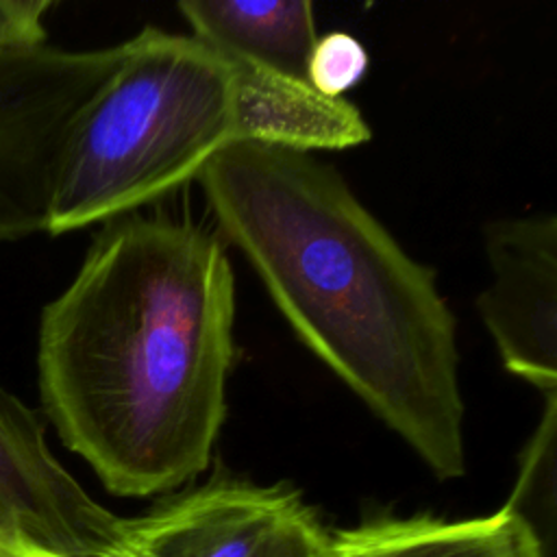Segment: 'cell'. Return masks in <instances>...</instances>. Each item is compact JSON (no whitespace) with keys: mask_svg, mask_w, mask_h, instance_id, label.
<instances>
[{"mask_svg":"<svg viewBox=\"0 0 557 557\" xmlns=\"http://www.w3.org/2000/svg\"><path fill=\"white\" fill-rule=\"evenodd\" d=\"M492 285L476 298L507 372L557 389V218L533 213L485 226Z\"/></svg>","mask_w":557,"mask_h":557,"instance_id":"cell-6","label":"cell"},{"mask_svg":"<svg viewBox=\"0 0 557 557\" xmlns=\"http://www.w3.org/2000/svg\"><path fill=\"white\" fill-rule=\"evenodd\" d=\"M235 144L228 63L191 35L146 26L81 113L50 200V235L104 224L198 178Z\"/></svg>","mask_w":557,"mask_h":557,"instance_id":"cell-3","label":"cell"},{"mask_svg":"<svg viewBox=\"0 0 557 557\" xmlns=\"http://www.w3.org/2000/svg\"><path fill=\"white\" fill-rule=\"evenodd\" d=\"M544 407L535 431L520 455V472L505 507L520 513L529 524L533 513L553 516L555 457H557V389L544 392Z\"/></svg>","mask_w":557,"mask_h":557,"instance_id":"cell-10","label":"cell"},{"mask_svg":"<svg viewBox=\"0 0 557 557\" xmlns=\"http://www.w3.org/2000/svg\"><path fill=\"white\" fill-rule=\"evenodd\" d=\"M198 183L296 337L437 479L461 476L457 322L435 272L311 152L237 141Z\"/></svg>","mask_w":557,"mask_h":557,"instance_id":"cell-2","label":"cell"},{"mask_svg":"<svg viewBox=\"0 0 557 557\" xmlns=\"http://www.w3.org/2000/svg\"><path fill=\"white\" fill-rule=\"evenodd\" d=\"M176 9L189 35L220 57L307 83V61L318 37L311 2L185 0Z\"/></svg>","mask_w":557,"mask_h":557,"instance_id":"cell-8","label":"cell"},{"mask_svg":"<svg viewBox=\"0 0 557 557\" xmlns=\"http://www.w3.org/2000/svg\"><path fill=\"white\" fill-rule=\"evenodd\" d=\"M224 61L235 87V144L255 141L313 152L344 150L370 139V126L352 102L324 98L307 83Z\"/></svg>","mask_w":557,"mask_h":557,"instance_id":"cell-7","label":"cell"},{"mask_svg":"<svg viewBox=\"0 0 557 557\" xmlns=\"http://www.w3.org/2000/svg\"><path fill=\"white\" fill-rule=\"evenodd\" d=\"M329 557H546L537 531L513 509L470 520L374 518L331 535Z\"/></svg>","mask_w":557,"mask_h":557,"instance_id":"cell-9","label":"cell"},{"mask_svg":"<svg viewBox=\"0 0 557 557\" xmlns=\"http://www.w3.org/2000/svg\"><path fill=\"white\" fill-rule=\"evenodd\" d=\"M122 54L124 41L94 50L0 52V242L48 228L70 135Z\"/></svg>","mask_w":557,"mask_h":557,"instance_id":"cell-4","label":"cell"},{"mask_svg":"<svg viewBox=\"0 0 557 557\" xmlns=\"http://www.w3.org/2000/svg\"><path fill=\"white\" fill-rule=\"evenodd\" d=\"M126 557H329L331 535L294 490L218 479L126 520Z\"/></svg>","mask_w":557,"mask_h":557,"instance_id":"cell-5","label":"cell"},{"mask_svg":"<svg viewBox=\"0 0 557 557\" xmlns=\"http://www.w3.org/2000/svg\"><path fill=\"white\" fill-rule=\"evenodd\" d=\"M0 557H63L20 542H0Z\"/></svg>","mask_w":557,"mask_h":557,"instance_id":"cell-13","label":"cell"},{"mask_svg":"<svg viewBox=\"0 0 557 557\" xmlns=\"http://www.w3.org/2000/svg\"><path fill=\"white\" fill-rule=\"evenodd\" d=\"M52 0H0V52L48 46L46 13Z\"/></svg>","mask_w":557,"mask_h":557,"instance_id":"cell-12","label":"cell"},{"mask_svg":"<svg viewBox=\"0 0 557 557\" xmlns=\"http://www.w3.org/2000/svg\"><path fill=\"white\" fill-rule=\"evenodd\" d=\"M370 57L363 44L344 30L318 35L307 61V83L324 98H344L368 74Z\"/></svg>","mask_w":557,"mask_h":557,"instance_id":"cell-11","label":"cell"},{"mask_svg":"<svg viewBox=\"0 0 557 557\" xmlns=\"http://www.w3.org/2000/svg\"><path fill=\"white\" fill-rule=\"evenodd\" d=\"M233 324L218 235L139 211L109 220L41 309V409L109 492L176 490L207 470L222 431Z\"/></svg>","mask_w":557,"mask_h":557,"instance_id":"cell-1","label":"cell"}]
</instances>
